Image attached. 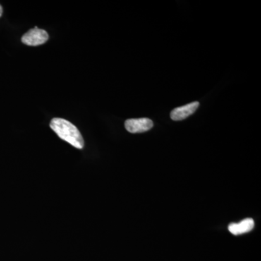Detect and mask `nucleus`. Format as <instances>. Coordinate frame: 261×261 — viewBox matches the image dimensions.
Listing matches in <instances>:
<instances>
[{"label": "nucleus", "instance_id": "f03ea898", "mask_svg": "<svg viewBox=\"0 0 261 261\" xmlns=\"http://www.w3.org/2000/svg\"><path fill=\"white\" fill-rule=\"evenodd\" d=\"M48 39H49V35L45 30L35 27L25 33L22 37L21 41L27 45L38 46L47 42Z\"/></svg>", "mask_w": 261, "mask_h": 261}, {"label": "nucleus", "instance_id": "20e7f679", "mask_svg": "<svg viewBox=\"0 0 261 261\" xmlns=\"http://www.w3.org/2000/svg\"><path fill=\"white\" fill-rule=\"evenodd\" d=\"M199 106L200 104L198 102H193L186 106L175 108L171 113V119L173 121H182L193 114Z\"/></svg>", "mask_w": 261, "mask_h": 261}, {"label": "nucleus", "instance_id": "7ed1b4c3", "mask_svg": "<svg viewBox=\"0 0 261 261\" xmlns=\"http://www.w3.org/2000/svg\"><path fill=\"white\" fill-rule=\"evenodd\" d=\"M153 126V123L149 118H132L125 122V128L132 134L142 133L150 130Z\"/></svg>", "mask_w": 261, "mask_h": 261}, {"label": "nucleus", "instance_id": "423d86ee", "mask_svg": "<svg viewBox=\"0 0 261 261\" xmlns=\"http://www.w3.org/2000/svg\"><path fill=\"white\" fill-rule=\"evenodd\" d=\"M3 7L1 6V5H0V17L2 16V14H3Z\"/></svg>", "mask_w": 261, "mask_h": 261}, {"label": "nucleus", "instance_id": "39448f33", "mask_svg": "<svg viewBox=\"0 0 261 261\" xmlns=\"http://www.w3.org/2000/svg\"><path fill=\"white\" fill-rule=\"evenodd\" d=\"M253 219H246L242 221L238 224H231L228 226V231L233 235H240L243 233L249 232L254 228Z\"/></svg>", "mask_w": 261, "mask_h": 261}, {"label": "nucleus", "instance_id": "f257e3e1", "mask_svg": "<svg viewBox=\"0 0 261 261\" xmlns=\"http://www.w3.org/2000/svg\"><path fill=\"white\" fill-rule=\"evenodd\" d=\"M50 128L62 140L69 143L77 149H82L84 146L83 137L76 128L68 121L63 118H55L50 122Z\"/></svg>", "mask_w": 261, "mask_h": 261}]
</instances>
